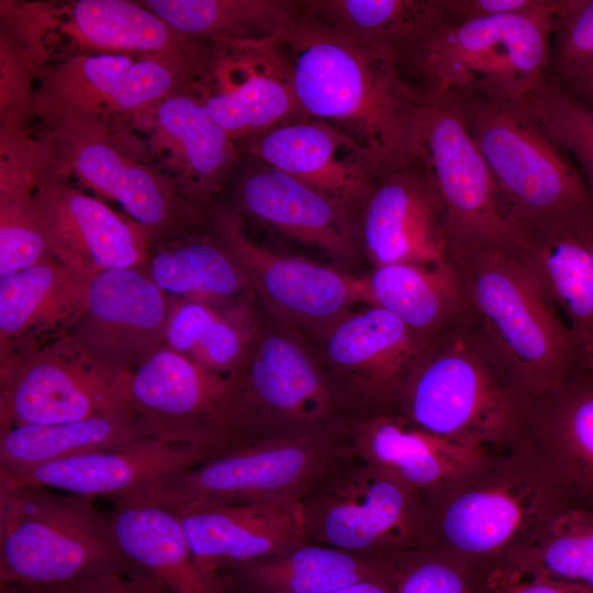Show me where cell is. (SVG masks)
Returning a JSON list of instances; mask_svg holds the SVG:
<instances>
[{"label":"cell","mask_w":593,"mask_h":593,"mask_svg":"<svg viewBox=\"0 0 593 593\" xmlns=\"http://www.w3.org/2000/svg\"><path fill=\"white\" fill-rule=\"evenodd\" d=\"M304 118L357 141L383 174L422 158L424 99L402 77L394 52L346 37L299 5L280 33Z\"/></svg>","instance_id":"obj_1"},{"label":"cell","mask_w":593,"mask_h":593,"mask_svg":"<svg viewBox=\"0 0 593 593\" xmlns=\"http://www.w3.org/2000/svg\"><path fill=\"white\" fill-rule=\"evenodd\" d=\"M533 390L512 355L472 310L428 338L396 414L447 440L513 447Z\"/></svg>","instance_id":"obj_2"},{"label":"cell","mask_w":593,"mask_h":593,"mask_svg":"<svg viewBox=\"0 0 593 593\" xmlns=\"http://www.w3.org/2000/svg\"><path fill=\"white\" fill-rule=\"evenodd\" d=\"M560 2L457 22L439 0L436 14L394 52L401 75L424 99L451 93L517 102L548 77Z\"/></svg>","instance_id":"obj_3"},{"label":"cell","mask_w":593,"mask_h":593,"mask_svg":"<svg viewBox=\"0 0 593 593\" xmlns=\"http://www.w3.org/2000/svg\"><path fill=\"white\" fill-rule=\"evenodd\" d=\"M427 545L497 567L562 514L583 508L528 450L491 451L470 472L424 494Z\"/></svg>","instance_id":"obj_4"},{"label":"cell","mask_w":593,"mask_h":593,"mask_svg":"<svg viewBox=\"0 0 593 593\" xmlns=\"http://www.w3.org/2000/svg\"><path fill=\"white\" fill-rule=\"evenodd\" d=\"M136 572L91 499L0 480V583L55 588Z\"/></svg>","instance_id":"obj_5"},{"label":"cell","mask_w":593,"mask_h":593,"mask_svg":"<svg viewBox=\"0 0 593 593\" xmlns=\"http://www.w3.org/2000/svg\"><path fill=\"white\" fill-rule=\"evenodd\" d=\"M354 422L320 357L301 334L276 322H261L246 360L228 378L223 451Z\"/></svg>","instance_id":"obj_6"},{"label":"cell","mask_w":593,"mask_h":593,"mask_svg":"<svg viewBox=\"0 0 593 593\" xmlns=\"http://www.w3.org/2000/svg\"><path fill=\"white\" fill-rule=\"evenodd\" d=\"M470 303L524 372L533 393L570 377L584 356L546 291L511 245L451 248Z\"/></svg>","instance_id":"obj_7"},{"label":"cell","mask_w":593,"mask_h":593,"mask_svg":"<svg viewBox=\"0 0 593 593\" xmlns=\"http://www.w3.org/2000/svg\"><path fill=\"white\" fill-rule=\"evenodd\" d=\"M306 541L385 562L427 545L424 494L354 451L300 500Z\"/></svg>","instance_id":"obj_8"},{"label":"cell","mask_w":593,"mask_h":593,"mask_svg":"<svg viewBox=\"0 0 593 593\" xmlns=\"http://www.w3.org/2000/svg\"><path fill=\"white\" fill-rule=\"evenodd\" d=\"M216 54L208 59L69 55L41 71L34 113L42 122L76 121L118 132L120 123L148 114L169 97L202 93Z\"/></svg>","instance_id":"obj_9"},{"label":"cell","mask_w":593,"mask_h":593,"mask_svg":"<svg viewBox=\"0 0 593 593\" xmlns=\"http://www.w3.org/2000/svg\"><path fill=\"white\" fill-rule=\"evenodd\" d=\"M350 427L238 446L167 479L144 495L170 507L300 502L354 452Z\"/></svg>","instance_id":"obj_10"},{"label":"cell","mask_w":593,"mask_h":593,"mask_svg":"<svg viewBox=\"0 0 593 593\" xmlns=\"http://www.w3.org/2000/svg\"><path fill=\"white\" fill-rule=\"evenodd\" d=\"M116 136L96 124L55 121L41 122L37 141L49 170L74 176L116 201L147 231L153 245L200 232L208 219L204 205L172 177L139 161Z\"/></svg>","instance_id":"obj_11"},{"label":"cell","mask_w":593,"mask_h":593,"mask_svg":"<svg viewBox=\"0 0 593 593\" xmlns=\"http://www.w3.org/2000/svg\"><path fill=\"white\" fill-rule=\"evenodd\" d=\"M458 97L511 220L537 219L593 203L579 168L518 102Z\"/></svg>","instance_id":"obj_12"},{"label":"cell","mask_w":593,"mask_h":593,"mask_svg":"<svg viewBox=\"0 0 593 593\" xmlns=\"http://www.w3.org/2000/svg\"><path fill=\"white\" fill-rule=\"evenodd\" d=\"M123 377L90 359L70 334L0 361V429L131 413Z\"/></svg>","instance_id":"obj_13"},{"label":"cell","mask_w":593,"mask_h":593,"mask_svg":"<svg viewBox=\"0 0 593 593\" xmlns=\"http://www.w3.org/2000/svg\"><path fill=\"white\" fill-rule=\"evenodd\" d=\"M419 127L422 158L447 212L449 249L510 245L508 209L471 135L459 97L450 93L424 99Z\"/></svg>","instance_id":"obj_14"},{"label":"cell","mask_w":593,"mask_h":593,"mask_svg":"<svg viewBox=\"0 0 593 593\" xmlns=\"http://www.w3.org/2000/svg\"><path fill=\"white\" fill-rule=\"evenodd\" d=\"M210 225L273 322L320 338L354 304L361 303L359 277L255 243L231 210H213Z\"/></svg>","instance_id":"obj_15"},{"label":"cell","mask_w":593,"mask_h":593,"mask_svg":"<svg viewBox=\"0 0 593 593\" xmlns=\"http://www.w3.org/2000/svg\"><path fill=\"white\" fill-rule=\"evenodd\" d=\"M320 339V359L355 421L396 414L428 340L369 305L347 313Z\"/></svg>","instance_id":"obj_16"},{"label":"cell","mask_w":593,"mask_h":593,"mask_svg":"<svg viewBox=\"0 0 593 593\" xmlns=\"http://www.w3.org/2000/svg\"><path fill=\"white\" fill-rule=\"evenodd\" d=\"M201 97L209 115L236 142L306 119L295 96L292 64L280 34L220 42Z\"/></svg>","instance_id":"obj_17"},{"label":"cell","mask_w":593,"mask_h":593,"mask_svg":"<svg viewBox=\"0 0 593 593\" xmlns=\"http://www.w3.org/2000/svg\"><path fill=\"white\" fill-rule=\"evenodd\" d=\"M172 301L144 269L102 271L70 336L99 366L125 376L166 346Z\"/></svg>","instance_id":"obj_18"},{"label":"cell","mask_w":593,"mask_h":593,"mask_svg":"<svg viewBox=\"0 0 593 593\" xmlns=\"http://www.w3.org/2000/svg\"><path fill=\"white\" fill-rule=\"evenodd\" d=\"M122 384L127 410L150 437L223 451L228 378L164 346L125 374Z\"/></svg>","instance_id":"obj_19"},{"label":"cell","mask_w":593,"mask_h":593,"mask_svg":"<svg viewBox=\"0 0 593 593\" xmlns=\"http://www.w3.org/2000/svg\"><path fill=\"white\" fill-rule=\"evenodd\" d=\"M362 250L373 267L448 259V220L423 158L383 174L360 212Z\"/></svg>","instance_id":"obj_20"},{"label":"cell","mask_w":593,"mask_h":593,"mask_svg":"<svg viewBox=\"0 0 593 593\" xmlns=\"http://www.w3.org/2000/svg\"><path fill=\"white\" fill-rule=\"evenodd\" d=\"M34 194L57 260L90 276L147 264L153 247L147 231L65 177L46 169Z\"/></svg>","instance_id":"obj_21"},{"label":"cell","mask_w":593,"mask_h":593,"mask_svg":"<svg viewBox=\"0 0 593 593\" xmlns=\"http://www.w3.org/2000/svg\"><path fill=\"white\" fill-rule=\"evenodd\" d=\"M511 246L563 312L584 360L593 361V203L512 220Z\"/></svg>","instance_id":"obj_22"},{"label":"cell","mask_w":593,"mask_h":593,"mask_svg":"<svg viewBox=\"0 0 593 593\" xmlns=\"http://www.w3.org/2000/svg\"><path fill=\"white\" fill-rule=\"evenodd\" d=\"M220 452L215 446L147 437L111 450L83 454L15 473H0V480L113 501L149 492Z\"/></svg>","instance_id":"obj_23"},{"label":"cell","mask_w":593,"mask_h":593,"mask_svg":"<svg viewBox=\"0 0 593 593\" xmlns=\"http://www.w3.org/2000/svg\"><path fill=\"white\" fill-rule=\"evenodd\" d=\"M264 165L361 212L382 176L368 152L345 132L317 120L299 119L243 141Z\"/></svg>","instance_id":"obj_24"},{"label":"cell","mask_w":593,"mask_h":593,"mask_svg":"<svg viewBox=\"0 0 593 593\" xmlns=\"http://www.w3.org/2000/svg\"><path fill=\"white\" fill-rule=\"evenodd\" d=\"M513 446L532 452L581 507H593L592 362L529 399Z\"/></svg>","instance_id":"obj_25"},{"label":"cell","mask_w":593,"mask_h":593,"mask_svg":"<svg viewBox=\"0 0 593 593\" xmlns=\"http://www.w3.org/2000/svg\"><path fill=\"white\" fill-rule=\"evenodd\" d=\"M236 198L243 211L321 250L338 268L355 264L362 249L359 213L280 170L262 165L247 172Z\"/></svg>","instance_id":"obj_26"},{"label":"cell","mask_w":593,"mask_h":593,"mask_svg":"<svg viewBox=\"0 0 593 593\" xmlns=\"http://www.w3.org/2000/svg\"><path fill=\"white\" fill-rule=\"evenodd\" d=\"M170 508L181 523L199 569L217 585L219 572L228 566L271 556L306 541L296 501Z\"/></svg>","instance_id":"obj_27"},{"label":"cell","mask_w":593,"mask_h":593,"mask_svg":"<svg viewBox=\"0 0 593 593\" xmlns=\"http://www.w3.org/2000/svg\"><path fill=\"white\" fill-rule=\"evenodd\" d=\"M93 277L52 258L0 278V361L69 335Z\"/></svg>","instance_id":"obj_28"},{"label":"cell","mask_w":593,"mask_h":593,"mask_svg":"<svg viewBox=\"0 0 593 593\" xmlns=\"http://www.w3.org/2000/svg\"><path fill=\"white\" fill-rule=\"evenodd\" d=\"M350 436L359 458L422 494L460 479L491 452L447 440L401 414L356 421Z\"/></svg>","instance_id":"obj_29"},{"label":"cell","mask_w":593,"mask_h":593,"mask_svg":"<svg viewBox=\"0 0 593 593\" xmlns=\"http://www.w3.org/2000/svg\"><path fill=\"white\" fill-rule=\"evenodd\" d=\"M63 11L54 13L53 27L79 47L76 54L208 59L219 47V42L177 33L139 1L78 0Z\"/></svg>","instance_id":"obj_30"},{"label":"cell","mask_w":593,"mask_h":593,"mask_svg":"<svg viewBox=\"0 0 593 593\" xmlns=\"http://www.w3.org/2000/svg\"><path fill=\"white\" fill-rule=\"evenodd\" d=\"M147 115L154 119L153 136L168 154L174 180L204 205L221 190L237 160L236 141L209 115L200 92L169 97Z\"/></svg>","instance_id":"obj_31"},{"label":"cell","mask_w":593,"mask_h":593,"mask_svg":"<svg viewBox=\"0 0 593 593\" xmlns=\"http://www.w3.org/2000/svg\"><path fill=\"white\" fill-rule=\"evenodd\" d=\"M107 512L113 538L124 556L169 593H225L199 569L176 513L137 494L112 501Z\"/></svg>","instance_id":"obj_32"},{"label":"cell","mask_w":593,"mask_h":593,"mask_svg":"<svg viewBox=\"0 0 593 593\" xmlns=\"http://www.w3.org/2000/svg\"><path fill=\"white\" fill-rule=\"evenodd\" d=\"M362 304L382 309L430 338L472 310L449 259L433 265L392 264L359 277Z\"/></svg>","instance_id":"obj_33"},{"label":"cell","mask_w":593,"mask_h":593,"mask_svg":"<svg viewBox=\"0 0 593 593\" xmlns=\"http://www.w3.org/2000/svg\"><path fill=\"white\" fill-rule=\"evenodd\" d=\"M385 572L384 562L304 541L271 556L228 566L219 572L217 582L225 593H331Z\"/></svg>","instance_id":"obj_34"},{"label":"cell","mask_w":593,"mask_h":593,"mask_svg":"<svg viewBox=\"0 0 593 593\" xmlns=\"http://www.w3.org/2000/svg\"><path fill=\"white\" fill-rule=\"evenodd\" d=\"M166 346L203 368L232 377L246 360L259 332L251 299H172Z\"/></svg>","instance_id":"obj_35"},{"label":"cell","mask_w":593,"mask_h":593,"mask_svg":"<svg viewBox=\"0 0 593 593\" xmlns=\"http://www.w3.org/2000/svg\"><path fill=\"white\" fill-rule=\"evenodd\" d=\"M143 269L172 299L254 300L238 262L211 232L154 244Z\"/></svg>","instance_id":"obj_36"},{"label":"cell","mask_w":593,"mask_h":593,"mask_svg":"<svg viewBox=\"0 0 593 593\" xmlns=\"http://www.w3.org/2000/svg\"><path fill=\"white\" fill-rule=\"evenodd\" d=\"M150 437L132 413L0 429V473L10 474Z\"/></svg>","instance_id":"obj_37"},{"label":"cell","mask_w":593,"mask_h":593,"mask_svg":"<svg viewBox=\"0 0 593 593\" xmlns=\"http://www.w3.org/2000/svg\"><path fill=\"white\" fill-rule=\"evenodd\" d=\"M177 33L213 42L261 40L281 33L296 1L146 0L139 1Z\"/></svg>","instance_id":"obj_38"},{"label":"cell","mask_w":593,"mask_h":593,"mask_svg":"<svg viewBox=\"0 0 593 593\" xmlns=\"http://www.w3.org/2000/svg\"><path fill=\"white\" fill-rule=\"evenodd\" d=\"M299 5L346 37L395 52L435 15L439 0H310Z\"/></svg>","instance_id":"obj_39"},{"label":"cell","mask_w":593,"mask_h":593,"mask_svg":"<svg viewBox=\"0 0 593 593\" xmlns=\"http://www.w3.org/2000/svg\"><path fill=\"white\" fill-rule=\"evenodd\" d=\"M496 568L545 575L593 591V507L566 512L535 542Z\"/></svg>","instance_id":"obj_40"},{"label":"cell","mask_w":593,"mask_h":593,"mask_svg":"<svg viewBox=\"0 0 593 593\" xmlns=\"http://www.w3.org/2000/svg\"><path fill=\"white\" fill-rule=\"evenodd\" d=\"M394 593H496L494 567L426 545L384 562Z\"/></svg>","instance_id":"obj_41"},{"label":"cell","mask_w":593,"mask_h":593,"mask_svg":"<svg viewBox=\"0 0 593 593\" xmlns=\"http://www.w3.org/2000/svg\"><path fill=\"white\" fill-rule=\"evenodd\" d=\"M517 102L577 163L593 199V109L549 76Z\"/></svg>","instance_id":"obj_42"},{"label":"cell","mask_w":593,"mask_h":593,"mask_svg":"<svg viewBox=\"0 0 593 593\" xmlns=\"http://www.w3.org/2000/svg\"><path fill=\"white\" fill-rule=\"evenodd\" d=\"M35 186L0 183V278L55 258L36 204Z\"/></svg>","instance_id":"obj_43"},{"label":"cell","mask_w":593,"mask_h":593,"mask_svg":"<svg viewBox=\"0 0 593 593\" xmlns=\"http://www.w3.org/2000/svg\"><path fill=\"white\" fill-rule=\"evenodd\" d=\"M593 67V0H561L548 76L563 79Z\"/></svg>","instance_id":"obj_44"},{"label":"cell","mask_w":593,"mask_h":593,"mask_svg":"<svg viewBox=\"0 0 593 593\" xmlns=\"http://www.w3.org/2000/svg\"><path fill=\"white\" fill-rule=\"evenodd\" d=\"M548 0H441L445 13L457 22L527 13Z\"/></svg>","instance_id":"obj_45"},{"label":"cell","mask_w":593,"mask_h":593,"mask_svg":"<svg viewBox=\"0 0 593 593\" xmlns=\"http://www.w3.org/2000/svg\"><path fill=\"white\" fill-rule=\"evenodd\" d=\"M49 589L52 593H169L144 572L104 575Z\"/></svg>","instance_id":"obj_46"},{"label":"cell","mask_w":593,"mask_h":593,"mask_svg":"<svg viewBox=\"0 0 593 593\" xmlns=\"http://www.w3.org/2000/svg\"><path fill=\"white\" fill-rule=\"evenodd\" d=\"M493 584L496 593H593L581 584L503 568H494Z\"/></svg>","instance_id":"obj_47"},{"label":"cell","mask_w":593,"mask_h":593,"mask_svg":"<svg viewBox=\"0 0 593 593\" xmlns=\"http://www.w3.org/2000/svg\"><path fill=\"white\" fill-rule=\"evenodd\" d=\"M555 80L574 97L593 109V67L567 78Z\"/></svg>","instance_id":"obj_48"},{"label":"cell","mask_w":593,"mask_h":593,"mask_svg":"<svg viewBox=\"0 0 593 593\" xmlns=\"http://www.w3.org/2000/svg\"><path fill=\"white\" fill-rule=\"evenodd\" d=\"M331 593H394V591L390 583L387 569L383 575L363 579Z\"/></svg>","instance_id":"obj_49"},{"label":"cell","mask_w":593,"mask_h":593,"mask_svg":"<svg viewBox=\"0 0 593 593\" xmlns=\"http://www.w3.org/2000/svg\"><path fill=\"white\" fill-rule=\"evenodd\" d=\"M0 593H52L49 588L19 583H0Z\"/></svg>","instance_id":"obj_50"},{"label":"cell","mask_w":593,"mask_h":593,"mask_svg":"<svg viewBox=\"0 0 593 593\" xmlns=\"http://www.w3.org/2000/svg\"><path fill=\"white\" fill-rule=\"evenodd\" d=\"M590 362H592V363H593V361H590Z\"/></svg>","instance_id":"obj_51"}]
</instances>
